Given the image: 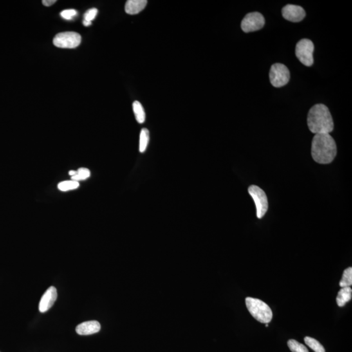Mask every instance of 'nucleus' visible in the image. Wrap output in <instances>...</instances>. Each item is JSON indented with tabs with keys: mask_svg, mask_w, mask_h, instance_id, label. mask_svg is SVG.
<instances>
[{
	"mask_svg": "<svg viewBox=\"0 0 352 352\" xmlns=\"http://www.w3.org/2000/svg\"><path fill=\"white\" fill-rule=\"evenodd\" d=\"M337 153V145L330 134H315L312 141L311 155L316 162L324 165L331 163Z\"/></svg>",
	"mask_w": 352,
	"mask_h": 352,
	"instance_id": "obj_1",
	"label": "nucleus"
},
{
	"mask_svg": "<svg viewBox=\"0 0 352 352\" xmlns=\"http://www.w3.org/2000/svg\"><path fill=\"white\" fill-rule=\"evenodd\" d=\"M307 125L312 133L329 134L334 129V123L328 108L324 104L314 105L307 116Z\"/></svg>",
	"mask_w": 352,
	"mask_h": 352,
	"instance_id": "obj_2",
	"label": "nucleus"
},
{
	"mask_svg": "<svg viewBox=\"0 0 352 352\" xmlns=\"http://www.w3.org/2000/svg\"><path fill=\"white\" fill-rule=\"evenodd\" d=\"M246 306L253 318L262 324H268L273 318L272 311L268 305L261 299L246 297Z\"/></svg>",
	"mask_w": 352,
	"mask_h": 352,
	"instance_id": "obj_3",
	"label": "nucleus"
},
{
	"mask_svg": "<svg viewBox=\"0 0 352 352\" xmlns=\"http://www.w3.org/2000/svg\"><path fill=\"white\" fill-rule=\"evenodd\" d=\"M314 50L315 45L313 41L308 39H301L296 44V57L304 66L311 67L314 64Z\"/></svg>",
	"mask_w": 352,
	"mask_h": 352,
	"instance_id": "obj_4",
	"label": "nucleus"
},
{
	"mask_svg": "<svg viewBox=\"0 0 352 352\" xmlns=\"http://www.w3.org/2000/svg\"><path fill=\"white\" fill-rule=\"evenodd\" d=\"M290 73L286 66L282 64H275L271 67L270 79L271 84L275 87H281L288 84Z\"/></svg>",
	"mask_w": 352,
	"mask_h": 352,
	"instance_id": "obj_5",
	"label": "nucleus"
},
{
	"mask_svg": "<svg viewBox=\"0 0 352 352\" xmlns=\"http://www.w3.org/2000/svg\"><path fill=\"white\" fill-rule=\"evenodd\" d=\"M248 191L255 202L257 217L262 219L268 210V200L265 192L257 185L250 186Z\"/></svg>",
	"mask_w": 352,
	"mask_h": 352,
	"instance_id": "obj_6",
	"label": "nucleus"
},
{
	"mask_svg": "<svg viewBox=\"0 0 352 352\" xmlns=\"http://www.w3.org/2000/svg\"><path fill=\"white\" fill-rule=\"evenodd\" d=\"M82 37L79 33L67 31L58 33L54 38L55 46L61 48H75L80 45Z\"/></svg>",
	"mask_w": 352,
	"mask_h": 352,
	"instance_id": "obj_7",
	"label": "nucleus"
},
{
	"mask_svg": "<svg viewBox=\"0 0 352 352\" xmlns=\"http://www.w3.org/2000/svg\"><path fill=\"white\" fill-rule=\"evenodd\" d=\"M265 24L264 16L259 12L248 13L241 22L242 30L245 33L261 30Z\"/></svg>",
	"mask_w": 352,
	"mask_h": 352,
	"instance_id": "obj_8",
	"label": "nucleus"
},
{
	"mask_svg": "<svg viewBox=\"0 0 352 352\" xmlns=\"http://www.w3.org/2000/svg\"><path fill=\"white\" fill-rule=\"evenodd\" d=\"M282 14L287 21L292 22H299L306 17V13L301 6L288 4L282 10Z\"/></svg>",
	"mask_w": 352,
	"mask_h": 352,
	"instance_id": "obj_9",
	"label": "nucleus"
},
{
	"mask_svg": "<svg viewBox=\"0 0 352 352\" xmlns=\"http://www.w3.org/2000/svg\"><path fill=\"white\" fill-rule=\"evenodd\" d=\"M57 288L55 287L51 286L42 296L39 305V311L42 313L48 311L57 301Z\"/></svg>",
	"mask_w": 352,
	"mask_h": 352,
	"instance_id": "obj_10",
	"label": "nucleus"
},
{
	"mask_svg": "<svg viewBox=\"0 0 352 352\" xmlns=\"http://www.w3.org/2000/svg\"><path fill=\"white\" fill-rule=\"evenodd\" d=\"M100 330V325L97 321H87L81 323L76 327V331L80 335H90Z\"/></svg>",
	"mask_w": 352,
	"mask_h": 352,
	"instance_id": "obj_11",
	"label": "nucleus"
},
{
	"mask_svg": "<svg viewBox=\"0 0 352 352\" xmlns=\"http://www.w3.org/2000/svg\"><path fill=\"white\" fill-rule=\"evenodd\" d=\"M146 0H129L125 4V12L129 15H136L144 10L147 5Z\"/></svg>",
	"mask_w": 352,
	"mask_h": 352,
	"instance_id": "obj_12",
	"label": "nucleus"
},
{
	"mask_svg": "<svg viewBox=\"0 0 352 352\" xmlns=\"http://www.w3.org/2000/svg\"><path fill=\"white\" fill-rule=\"evenodd\" d=\"M352 290L350 287H344L338 291L337 297V304L338 307H342L351 299Z\"/></svg>",
	"mask_w": 352,
	"mask_h": 352,
	"instance_id": "obj_13",
	"label": "nucleus"
},
{
	"mask_svg": "<svg viewBox=\"0 0 352 352\" xmlns=\"http://www.w3.org/2000/svg\"><path fill=\"white\" fill-rule=\"evenodd\" d=\"M133 110L136 120L139 123H143L145 121V113L142 104L140 102H134L133 104Z\"/></svg>",
	"mask_w": 352,
	"mask_h": 352,
	"instance_id": "obj_14",
	"label": "nucleus"
},
{
	"mask_svg": "<svg viewBox=\"0 0 352 352\" xmlns=\"http://www.w3.org/2000/svg\"><path fill=\"white\" fill-rule=\"evenodd\" d=\"M149 141V132L146 128H143L141 130L140 134V141H139V151L140 153H143L147 149Z\"/></svg>",
	"mask_w": 352,
	"mask_h": 352,
	"instance_id": "obj_15",
	"label": "nucleus"
},
{
	"mask_svg": "<svg viewBox=\"0 0 352 352\" xmlns=\"http://www.w3.org/2000/svg\"><path fill=\"white\" fill-rule=\"evenodd\" d=\"M78 187H79V183L73 180L62 181L58 185V189L63 192L75 190L77 189Z\"/></svg>",
	"mask_w": 352,
	"mask_h": 352,
	"instance_id": "obj_16",
	"label": "nucleus"
},
{
	"mask_svg": "<svg viewBox=\"0 0 352 352\" xmlns=\"http://www.w3.org/2000/svg\"><path fill=\"white\" fill-rule=\"evenodd\" d=\"M304 340L306 344L315 352H326L324 346L315 338L306 337Z\"/></svg>",
	"mask_w": 352,
	"mask_h": 352,
	"instance_id": "obj_17",
	"label": "nucleus"
},
{
	"mask_svg": "<svg viewBox=\"0 0 352 352\" xmlns=\"http://www.w3.org/2000/svg\"><path fill=\"white\" fill-rule=\"evenodd\" d=\"M340 286L342 288L349 287L352 284V268H348L343 272L341 281L340 282Z\"/></svg>",
	"mask_w": 352,
	"mask_h": 352,
	"instance_id": "obj_18",
	"label": "nucleus"
},
{
	"mask_svg": "<svg viewBox=\"0 0 352 352\" xmlns=\"http://www.w3.org/2000/svg\"><path fill=\"white\" fill-rule=\"evenodd\" d=\"M90 176L91 172L89 169H86V168H80V169H78L77 174L71 177V180L78 182L79 181L85 180V179L89 178Z\"/></svg>",
	"mask_w": 352,
	"mask_h": 352,
	"instance_id": "obj_19",
	"label": "nucleus"
},
{
	"mask_svg": "<svg viewBox=\"0 0 352 352\" xmlns=\"http://www.w3.org/2000/svg\"><path fill=\"white\" fill-rule=\"evenodd\" d=\"M288 346L292 352H309L308 349L304 344H301V343L297 342L295 340H289Z\"/></svg>",
	"mask_w": 352,
	"mask_h": 352,
	"instance_id": "obj_20",
	"label": "nucleus"
},
{
	"mask_svg": "<svg viewBox=\"0 0 352 352\" xmlns=\"http://www.w3.org/2000/svg\"><path fill=\"white\" fill-rule=\"evenodd\" d=\"M98 13V10L96 8H92L87 10L84 15V21L92 22L95 19Z\"/></svg>",
	"mask_w": 352,
	"mask_h": 352,
	"instance_id": "obj_21",
	"label": "nucleus"
},
{
	"mask_svg": "<svg viewBox=\"0 0 352 352\" xmlns=\"http://www.w3.org/2000/svg\"><path fill=\"white\" fill-rule=\"evenodd\" d=\"M77 15V11L75 10H67L62 11L60 15L63 19L66 20L73 19Z\"/></svg>",
	"mask_w": 352,
	"mask_h": 352,
	"instance_id": "obj_22",
	"label": "nucleus"
},
{
	"mask_svg": "<svg viewBox=\"0 0 352 352\" xmlns=\"http://www.w3.org/2000/svg\"><path fill=\"white\" fill-rule=\"evenodd\" d=\"M42 2L44 6L50 7L54 5L57 2V0H43Z\"/></svg>",
	"mask_w": 352,
	"mask_h": 352,
	"instance_id": "obj_23",
	"label": "nucleus"
},
{
	"mask_svg": "<svg viewBox=\"0 0 352 352\" xmlns=\"http://www.w3.org/2000/svg\"><path fill=\"white\" fill-rule=\"evenodd\" d=\"M83 24H84V26H89L91 24V22H89V21H83Z\"/></svg>",
	"mask_w": 352,
	"mask_h": 352,
	"instance_id": "obj_24",
	"label": "nucleus"
},
{
	"mask_svg": "<svg viewBox=\"0 0 352 352\" xmlns=\"http://www.w3.org/2000/svg\"><path fill=\"white\" fill-rule=\"evenodd\" d=\"M76 174H77V171H75V170H70V171L69 172V176L71 177L75 176Z\"/></svg>",
	"mask_w": 352,
	"mask_h": 352,
	"instance_id": "obj_25",
	"label": "nucleus"
},
{
	"mask_svg": "<svg viewBox=\"0 0 352 352\" xmlns=\"http://www.w3.org/2000/svg\"><path fill=\"white\" fill-rule=\"evenodd\" d=\"M266 327H268V326H269V324H266Z\"/></svg>",
	"mask_w": 352,
	"mask_h": 352,
	"instance_id": "obj_26",
	"label": "nucleus"
}]
</instances>
